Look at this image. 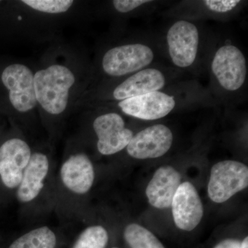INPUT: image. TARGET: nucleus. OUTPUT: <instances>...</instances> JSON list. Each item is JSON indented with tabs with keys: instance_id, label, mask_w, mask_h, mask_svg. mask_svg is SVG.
<instances>
[{
	"instance_id": "nucleus-1",
	"label": "nucleus",
	"mask_w": 248,
	"mask_h": 248,
	"mask_svg": "<svg viewBox=\"0 0 248 248\" xmlns=\"http://www.w3.org/2000/svg\"><path fill=\"white\" fill-rule=\"evenodd\" d=\"M52 53L34 71V88L41 113L58 119L76 108L86 91L90 75L76 53L62 50Z\"/></svg>"
},
{
	"instance_id": "nucleus-2",
	"label": "nucleus",
	"mask_w": 248,
	"mask_h": 248,
	"mask_svg": "<svg viewBox=\"0 0 248 248\" xmlns=\"http://www.w3.org/2000/svg\"><path fill=\"white\" fill-rule=\"evenodd\" d=\"M167 83L164 72L156 68H144L119 80L108 88L93 93L85 92L76 106L78 108L95 107L107 103L121 102L147 93L161 91Z\"/></svg>"
},
{
	"instance_id": "nucleus-3",
	"label": "nucleus",
	"mask_w": 248,
	"mask_h": 248,
	"mask_svg": "<svg viewBox=\"0 0 248 248\" xmlns=\"http://www.w3.org/2000/svg\"><path fill=\"white\" fill-rule=\"evenodd\" d=\"M154 59V51L149 46L122 44L105 50L101 57L99 68L107 78L121 79L148 68Z\"/></svg>"
},
{
	"instance_id": "nucleus-4",
	"label": "nucleus",
	"mask_w": 248,
	"mask_h": 248,
	"mask_svg": "<svg viewBox=\"0 0 248 248\" xmlns=\"http://www.w3.org/2000/svg\"><path fill=\"white\" fill-rule=\"evenodd\" d=\"M34 71L25 63L16 62L8 65L1 72V84L7 91L10 105L20 115H29L39 110Z\"/></svg>"
},
{
	"instance_id": "nucleus-5",
	"label": "nucleus",
	"mask_w": 248,
	"mask_h": 248,
	"mask_svg": "<svg viewBox=\"0 0 248 248\" xmlns=\"http://www.w3.org/2000/svg\"><path fill=\"white\" fill-rule=\"evenodd\" d=\"M211 71L217 83L224 91L231 93L239 91L247 79L246 57L236 46H221L214 55Z\"/></svg>"
},
{
	"instance_id": "nucleus-6",
	"label": "nucleus",
	"mask_w": 248,
	"mask_h": 248,
	"mask_svg": "<svg viewBox=\"0 0 248 248\" xmlns=\"http://www.w3.org/2000/svg\"><path fill=\"white\" fill-rule=\"evenodd\" d=\"M177 106L175 97L163 91H155L118 102L107 103L92 107H112L124 115L139 120H159L169 115ZM87 107V108H92Z\"/></svg>"
},
{
	"instance_id": "nucleus-7",
	"label": "nucleus",
	"mask_w": 248,
	"mask_h": 248,
	"mask_svg": "<svg viewBox=\"0 0 248 248\" xmlns=\"http://www.w3.org/2000/svg\"><path fill=\"white\" fill-rule=\"evenodd\" d=\"M248 186V168L239 161L226 160L214 165L208 187L215 203H223Z\"/></svg>"
},
{
	"instance_id": "nucleus-8",
	"label": "nucleus",
	"mask_w": 248,
	"mask_h": 248,
	"mask_svg": "<svg viewBox=\"0 0 248 248\" xmlns=\"http://www.w3.org/2000/svg\"><path fill=\"white\" fill-rule=\"evenodd\" d=\"M93 128L97 138L98 151L107 156L123 151L134 136L133 132L125 126L123 116L115 111H108L96 116Z\"/></svg>"
},
{
	"instance_id": "nucleus-9",
	"label": "nucleus",
	"mask_w": 248,
	"mask_h": 248,
	"mask_svg": "<svg viewBox=\"0 0 248 248\" xmlns=\"http://www.w3.org/2000/svg\"><path fill=\"white\" fill-rule=\"evenodd\" d=\"M166 40L170 58L174 66L187 68L194 64L200 40L195 24L184 19L177 21L169 28Z\"/></svg>"
},
{
	"instance_id": "nucleus-10",
	"label": "nucleus",
	"mask_w": 248,
	"mask_h": 248,
	"mask_svg": "<svg viewBox=\"0 0 248 248\" xmlns=\"http://www.w3.org/2000/svg\"><path fill=\"white\" fill-rule=\"evenodd\" d=\"M32 151L25 140L13 138L0 146V177L6 187H17L30 161Z\"/></svg>"
},
{
	"instance_id": "nucleus-11",
	"label": "nucleus",
	"mask_w": 248,
	"mask_h": 248,
	"mask_svg": "<svg viewBox=\"0 0 248 248\" xmlns=\"http://www.w3.org/2000/svg\"><path fill=\"white\" fill-rule=\"evenodd\" d=\"M173 134L164 124H155L134 135L126 151L137 159H155L164 156L170 149Z\"/></svg>"
},
{
	"instance_id": "nucleus-12",
	"label": "nucleus",
	"mask_w": 248,
	"mask_h": 248,
	"mask_svg": "<svg viewBox=\"0 0 248 248\" xmlns=\"http://www.w3.org/2000/svg\"><path fill=\"white\" fill-rule=\"evenodd\" d=\"M171 207L174 223L182 231H193L202 221L203 204L195 186L190 182L181 184Z\"/></svg>"
},
{
	"instance_id": "nucleus-13",
	"label": "nucleus",
	"mask_w": 248,
	"mask_h": 248,
	"mask_svg": "<svg viewBox=\"0 0 248 248\" xmlns=\"http://www.w3.org/2000/svg\"><path fill=\"white\" fill-rule=\"evenodd\" d=\"M60 177L68 190L76 195H85L89 192L94 183V166L84 153H74L62 164Z\"/></svg>"
},
{
	"instance_id": "nucleus-14",
	"label": "nucleus",
	"mask_w": 248,
	"mask_h": 248,
	"mask_svg": "<svg viewBox=\"0 0 248 248\" xmlns=\"http://www.w3.org/2000/svg\"><path fill=\"white\" fill-rule=\"evenodd\" d=\"M48 156L41 152L32 153L29 164L23 173L22 181L17 187L16 197L21 203H29L37 198L45 186L49 171Z\"/></svg>"
},
{
	"instance_id": "nucleus-15",
	"label": "nucleus",
	"mask_w": 248,
	"mask_h": 248,
	"mask_svg": "<svg viewBox=\"0 0 248 248\" xmlns=\"http://www.w3.org/2000/svg\"><path fill=\"white\" fill-rule=\"evenodd\" d=\"M181 185V175L172 166L156 170L147 186L146 193L149 203L155 208H170L174 196Z\"/></svg>"
},
{
	"instance_id": "nucleus-16",
	"label": "nucleus",
	"mask_w": 248,
	"mask_h": 248,
	"mask_svg": "<svg viewBox=\"0 0 248 248\" xmlns=\"http://www.w3.org/2000/svg\"><path fill=\"white\" fill-rule=\"evenodd\" d=\"M56 245V235L48 227L43 226L22 235L9 248H55Z\"/></svg>"
},
{
	"instance_id": "nucleus-17",
	"label": "nucleus",
	"mask_w": 248,
	"mask_h": 248,
	"mask_svg": "<svg viewBox=\"0 0 248 248\" xmlns=\"http://www.w3.org/2000/svg\"><path fill=\"white\" fill-rule=\"evenodd\" d=\"M124 236L130 248H165L154 234L137 223L125 227Z\"/></svg>"
},
{
	"instance_id": "nucleus-18",
	"label": "nucleus",
	"mask_w": 248,
	"mask_h": 248,
	"mask_svg": "<svg viewBox=\"0 0 248 248\" xmlns=\"http://www.w3.org/2000/svg\"><path fill=\"white\" fill-rule=\"evenodd\" d=\"M22 2L31 11L47 16L66 14L76 4L73 0H23Z\"/></svg>"
},
{
	"instance_id": "nucleus-19",
	"label": "nucleus",
	"mask_w": 248,
	"mask_h": 248,
	"mask_svg": "<svg viewBox=\"0 0 248 248\" xmlns=\"http://www.w3.org/2000/svg\"><path fill=\"white\" fill-rule=\"evenodd\" d=\"M108 242L107 230L101 226H92L81 233L73 248H106Z\"/></svg>"
},
{
	"instance_id": "nucleus-20",
	"label": "nucleus",
	"mask_w": 248,
	"mask_h": 248,
	"mask_svg": "<svg viewBox=\"0 0 248 248\" xmlns=\"http://www.w3.org/2000/svg\"><path fill=\"white\" fill-rule=\"evenodd\" d=\"M205 9L216 14H227L234 11L241 4L239 0H205L202 1Z\"/></svg>"
},
{
	"instance_id": "nucleus-21",
	"label": "nucleus",
	"mask_w": 248,
	"mask_h": 248,
	"mask_svg": "<svg viewBox=\"0 0 248 248\" xmlns=\"http://www.w3.org/2000/svg\"><path fill=\"white\" fill-rule=\"evenodd\" d=\"M151 2L153 1L149 0H115L112 1V4L116 11L126 14Z\"/></svg>"
},
{
	"instance_id": "nucleus-22",
	"label": "nucleus",
	"mask_w": 248,
	"mask_h": 248,
	"mask_svg": "<svg viewBox=\"0 0 248 248\" xmlns=\"http://www.w3.org/2000/svg\"><path fill=\"white\" fill-rule=\"evenodd\" d=\"M214 248H248V237L246 236L242 242L234 239H225Z\"/></svg>"
},
{
	"instance_id": "nucleus-23",
	"label": "nucleus",
	"mask_w": 248,
	"mask_h": 248,
	"mask_svg": "<svg viewBox=\"0 0 248 248\" xmlns=\"http://www.w3.org/2000/svg\"><path fill=\"white\" fill-rule=\"evenodd\" d=\"M117 248V247H113V248Z\"/></svg>"
}]
</instances>
